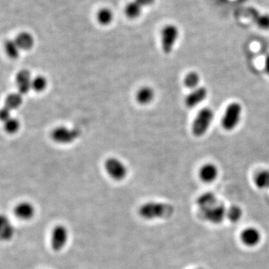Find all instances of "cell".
<instances>
[{"instance_id":"8fae6325","label":"cell","mask_w":269,"mask_h":269,"mask_svg":"<svg viewBox=\"0 0 269 269\" xmlns=\"http://www.w3.org/2000/svg\"><path fill=\"white\" fill-rule=\"evenodd\" d=\"M15 235V228L6 215L0 214V242H9Z\"/></svg>"},{"instance_id":"603a6c76","label":"cell","mask_w":269,"mask_h":269,"mask_svg":"<svg viewBox=\"0 0 269 269\" xmlns=\"http://www.w3.org/2000/svg\"><path fill=\"white\" fill-rule=\"evenodd\" d=\"M200 82H201V76H200L199 73L195 71H192L188 73L184 78L183 84L185 87L193 90V89L198 88Z\"/></svg>"},{"instance_id":"9a60e30c","label":"cell","mask_w":269,"mask_h":269,"mask_svg":"<svg viewBox=\"0 0 269 269\" xmlns=\"http://www.w3.org/2000/svg\"><path fill=\"white\" fill-rule=\"evenodd\" d=\"M155 97V92L152 88L144 86L138 89L135 94L137 102L141 105H147L151 103Z\"/></svg>"},{"instance_id":"4dcf8cb0","label":"cell","mask_w":269,"mask_h":269,"mask_svg":"<svg viewBox=\"0 0 269 269\" xmlns=\"http://www.w3.org/2000/svg\"><path fill=\"white\" fill-rule=\"evenodd\" d=\"M204 269V268L198 267V268H195V269Z\"/></svg>"},{"instance_id":"d6986e66","label":"cell","mask_w":269,"mask_h":269,"mask_svg":"<svg viewBox=\"0 0 269 269\" xmlns=\"http://www.w3.org/2000/svg\"><path fill=\"white\" fill-rule=\"evenodd\" d=\"M22 101H23L22 95L19 92L10 93L9 95L7 96L6 99H5V106L12 111V110L18 109L22 105Z\"/></svg>"},{"instance_id":"d4e9b609","label":"cell","mask_w":269,"mask_h":269,"mask_svg":"<svg viewBox=\"0 0 269 269\" xmlns=\"http://www.w3.org/2000/svg\"><path fill=\"white\" fill-rule=\"evenodd\" d=\"M4 124V130L8 134H15L19 131L21 128V123L19 120L15 117H11L9 120L5 121Z\"/></svg>"},{"instance_id":"2e32d148","label":"cell","mask_w":269,"mask_h":269,"mask_svg":"<svg viewBox=\"0 0 269 269\" xmlns=\"http://www.w3.org/2000/svg\"><path fill=\"white\" fill-rule=\"evenodd\" d=\"M15 40L21 50H30L35 45V39L33 36L27 32H21Z\"/></svg>"},{"instance_id":"7a4b0ae2","label":"cell","mask_w":269,"mask_h":269,"mask_svg":"<svg viewBox=\"0 0 269 269\" xmlns=\"http://www.w3.org/2000/svg\"><path fill=\"white\" fill-rule=\"evenodd\" d=\"M215 114L211 108L206 107L197 114L192 124V133L196 137H201L206 134L213 121Z\"/></svg>"},{"instance_id":"8992f818","label":"cell","mask_w":269,"mask_h":269,"mask_svg":"<svg viewBox=\"0 0 269 269\" xmlns=\"http://www.w3.org/2000/svg\"><path fill=\"white\" fill-rule=\"evenodd\" d=\"M69 239V231L63 224L56 225L51 233V247L52 250L59 252L65 248Z\"/></svg>"},{"instance_id":"ac0fdd59","label":"cell","mask_w":269,"mask_h":269,"mask_svg":"<svg viewBox=\"0 0 269 269\" xmlns=\"http://www.w3.org/2000/svg\"><path fill=\"white\" fill-rule=\"evenodd\" d=\"M253 182L259 189H269V170H262L255 174V176L253 177Z\"/></svg>"},{"instance_id":"f1b7e54d","label":"cell","mask_w":269,"mask_h":269,"mask_svg":"<svg viewBox=\"0 0 269 269\" xmlns=\"http://www.w3.org/2000/svg\"><path fill=\"white\" fill-rule=\"evenodd\" d=\"M141 7H147L153 5L155 2V0H135Z\"/></svg>"},{"instance_id":"e0dca14e","label":"cell","mask_w":269,"mask_h":269,"mask_svg":"<svg viewBox=\"0 0 269 269\" xmlns=\"http://www.w3.org/2000/svg\"><path fill=\"white\" fill-rule=\"evenodd\" d=\"M197 205L200 210L208 209L218 203L217 198L212 192L202 194L197 199Z\"/></svg>"},{"instance_id":"ba28073f","label":"cell","mask_w":269,"mask_h":269,"mask_svg":"<svg viewBox=\"0 0 269 269\" xmlns=\"http://www.w3.org/2000/svg\"><path fill=\"white\" fill-rule=\"evenodd\" d=\"M201 212L204 220L213 224H219L226 219V209L222 203H217Z\"/></svg>"},{"instance_id":"83f0119b","label":"cell","mask_w":269,"mask_h":269,"mask_svg":"<svg viewBox=\"0 0 269 269\" xmlns=\"http://www.w3.org/2000/svg\"><path fill=\"white\" fill-rule=\"evenodd\" d=\"M11 112L8 108L6 106H4L2 109H0V121L5 123L7 120H9L11 118Z\"/></svg>"},{"instance_id":"9c48e42d","label":"cell","mask_w":269,"mask_h":269,"mask_svg":"<svg viewBox=\"0 0 269 269\" xmlns=\"http://www.w3.org/2000/svg\"><path fill=\"white\" fill-rule=\"evenodd\" d=\"M263 235L258 228L248 226L245 228L240 234V240L242 244L247 247H257L260 244Z\"/></svg>"},{"instance_id":"4fadbf2b","label":"cell","mask_w":269,"mask_h":269,"mask_svg":"<svg viewBox=\"0 0 269 269\" xmlns=\"http://www.w3.org/2000/svg\"><path fill=\"white\" fill-rule=\"evenodd\" d=\"M32 77L30 72L22 70L18 72L16 76V83L18 92L22 95L32 90Z\"/></svg>"},{"instance_id":"ffe728a7","label":"cell","mask_w":269,"mask_h":269,"mask_svg":"<svg viewBox=\"0 0 269 269\" xmlns=\"http://www.w3.org/2000/svg\"><path fill=\"white\" fill-rule=\"evenodd\" d=\"M7 56L11 59H17L20 56L21 49L18 46L15 40H7L4 45Z\"/></svg>"},{"instance_id":"4316f807","label":"cell","mask_w":269,"mask_h":269,"mask_svg":"<svg viewBox=\"0 0 269 269\" xmlns=\"http://www.w3.org/2000/svg\"><path fill=\"white\" fill-rule=\"evenodd\" d=\"M256 24L260 27V29L264 30H269V15H257V18H255Z\"/></svg>"},{"instance_id":"6da1fadb","label":"cell","mask_w":269,"mask_h":269,"mask_svg":"<svg viewBox=\"0 0 269 269\" xmlns=\"http://www.w3.org/2000/svg\"><path fill=\"white\" fill-rule=\"evenodd\" d=\"M174 208L170 203L150 201L144 203L138 209V215L144 220L168 219L172 216Z\"/></svg>"},{"instance_id":"3957f363","label":"cell","mask_w":269,"mask_h":269,"mask_svg":"<svg viewBox=\"0 0 269 269\" xmlns=\"http://www.w3.org/2000/svg\"><path fill=\"white\" fill-rule=\"evenodd\" d=\"M242 114V106L240 103H230L226 108L222 120V127L226 131L235 130L240 122Z\"/></svg>"},{"instance_id":"5bb4252c","label":"cell","mask_w":269,"mask_h":269,"mask_svg":"<svg viewBox=\"0 0 269 269\" xmlns=\"http://www.w3.org/2000/svg\"><path fill=\"white\" fill-rule=\"evenodd\" d=\"M219 168L212 163H206L199 170V178L205 183H212L219 177Z\"/></svg>"},{"instance_id":"cb8c5ba5","label":"cell","mask_w":269,"mask_h":269,"mask_svg":"<svg viewBox=\"0 0 269 269\" xmlns=\"http://www.w3.org/2000/svg\"><path fill=\"white\" fill-rule=\"evenodd\" d=\"M142 11V7L134 0L127 4L125 8V14L130 19H135L141 15Z\"/></svg>"},{"instance_id":"52a82bcc","label":"cell","mask_w":269,"mask_h":269,"mask_svg":"<svg viewBox=\"0 0 269 269\" xmlns=\"http://www.w3.org/2000/svg\"><path fill=\"white\" fill-rule=\"evenodd\" d=\"M80 132L77 129L59 127L54 129L51 133V138L55 142L67 144L73 142L79 138Z\"/></svg>"},{"instance_id":"484cf974","label":"cell","mask_w":269,"mask_h":269,"mask_svg":"<svg viewBox=\"0 0 269 269\" xmlns=\"http://www.w3.org/2000/svg\"><path fill=\"white\" fill-rule=\"evenodd\" d=\"M47 86V80L43 76H38L32 79V89L35 92H42Z\"/></svg>"},{"instance_id":"30bf717a","label":"cell","mask_w":269,"mask_h":269,"mask_svg":"<svg viewBox=\"0 0 269 269\" xmlns=\"http://www.w3.org/2000/svg\"><path fill=\"white\" fill-rule=\"evenodd\" d=\"M208 96V90L205 87L193 89L185 98V104L189 109L195 107L203 103Z\"/></svg>"},{"instance_id":"44dd1931","label":"cell","mask_w":269,"mask_h":269,"mask_svg":"<svg viewBox=\"0 0 269 269\" xmlns=\"http://www.w3.org/2000/svg\"><path fill=\"white\" fill-rule=\"evenodd\" d=\"M113 18H114V15L112 11L110 8H101L99 10L97 14V21L103 25H110L112 22Z\"/></svg>"},{"instance_id":"5b68a950","label":"cell","mask_w":269,"mask_h":269,"mask_svg":"<svg viewBox=\"0 0 269 269\" xmlns=\"http://www.w3.org/2000/svg\"><path fill=\"white\" fill-rule=\"evenodd\" d=\"M104 168L108 175L116 181H121L127 176V166L118 158L111 157L105 161Z\"/></svg>"},{"instance_id":"277c9868","label":"cell","mask_w":269,"mask_h":269,"mask_svg":"<svg viewBox=\"0 0 269 269\" xmlns=\"http://www.w3.org/2000/svg\"><path fill=\"white\" fill-rule=\"evenodd\" d=\"M179 32L177 25H165L161 32V49L166 54L171 53L179 38Z\"/></svg>"},{"instance_id":"f546056e","label":"cell","mask_w":269,"mask_h":269,"mask_svg":"<svg viewBox=\"0 0 269 269\" xmlns=\"http://www.w3.org/2000/svg\"><path fill=\"white\" fill-rule=\"evenodd\" d=\"M265 70L266 73L269 76V54L266 56V59H265Z\"/></svg>"},{"instance_id":"7c38bea8","label":"cell","mask_w":269,"mask_h":269,"mask_svg":"<svg viewBox=\"0 0 269 269\" xmlns=\"http://www.w3.org/2000/svg\"><path fill=\"white\" fill-rule=\"evenodd\" d=\"M15 216L22 221H29L35 217V206L28 201H22L18 203L15 208Z\"/></svg>"},{"instance_id":"7402d4cb","label":"cell","mask_w":269,"mask_h":269,"mask_svg":"<svg viewBox=\"0 0 269 269\" xmlns=\"http://www.w3.org/2000/svg\"><path fill=\"white\" fill-rule=\"evenodd\" d=\"M243 216V211L240 206L233 205L226 209V218L232 223H237Z\"/></svg>"}]
</instances>
